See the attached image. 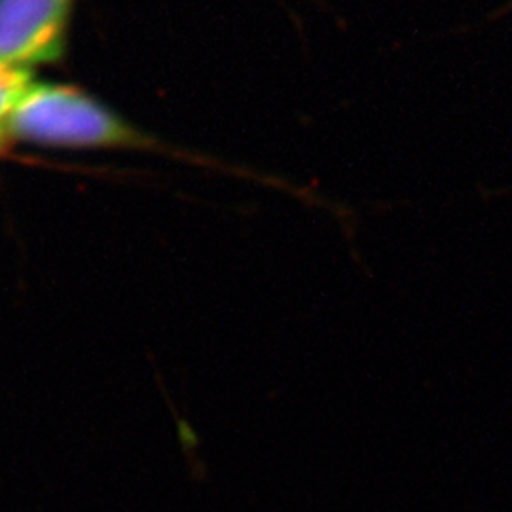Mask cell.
<instances>
[{
  "mask_svg": "<svg viewBox=\"0 0 512 512\" xmlns=\"http://www.w3.org/2000/svg\"><path fill=\"white\" fill-rule=\"evenodd\" d=\"M8 141H10V137H8V133H6V128H4V126H0V152L4 150Z\"/></svg>",
  "mask_w": 512,
  "mask_h": 512,
  "instance_id": "obj_4",
  "label": "cell"
},
{
  "mask_svg": "<svg viewBox=\"0 0 512 512\" xmlns=\"http://www.w3.org/2000/svg\"><path fill=\"white\" fill-rule=\"evenodd\" d=\"M10 139L48 147L141 148L148 139L90 95L69 86L33 84L6 118Z\"/></svg>",
  "mask_w": 512,
  "mask_h": 512,
  "instance_id": "obj_1",
  "label": "cell"
},
{
  "mask_svg": "<svg viewBox=\"0 0 512 512\" xmlns=\"http://www.w3.org/2000/svg\"><path fill=\"white\" fill-rule=\"evenodd\" d=\"M33 84L35 82L29 69L0 63V126H4L6 118L18 107L19 101Z\"/></svg>",
  "mask_w": 512,
  "mask_h": 512,
  "instance_id": "obj_3",
  "label": "cell"
},
{
  "mask_svg": "<svg viewBox=\"0 0 512 512\" xmlns=\"http://www.w3.org/2000/svg\"><path fill=\"white\" fill-rule=\"evenodd\" d=\"M74 0H0V63L19 69L54 63L63 50Z\"/></svg>",
  "mask_w": 512,
  "mask_h": 512,
  "instance_id": "obj_2",
  "label": "cell"
}]
</instances>
